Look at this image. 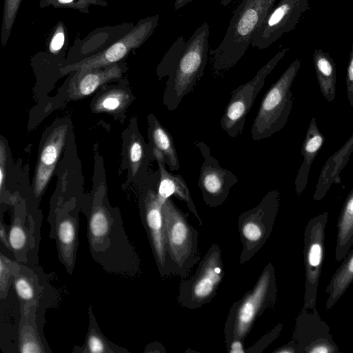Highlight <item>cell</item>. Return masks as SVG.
<instances>
[{
	"label": "cell",
	"mask_w": 353,
	"mask_h": 353,
	"mask_svg": "<svg viewBox=\"0 0 353 353\" xmlns=\"http://www.w3.org/2000/svg\"><path fill=\"white\" fill-rule=\"evenodd\" d=\"M210 28L203 23L188 41L179 37L158 67L160 77L168 76L163 103L170 111L176 110L202 77L209 56Z\"/></svg>",
	"instance_id": "obj_1"
},
{
	"label": "cell",
	"mask_w": 353,
	"mask_h": 353,
	"mask_svg": "<svg viewBox=\"0 0 353 353\" xmlns=\"http://www.w3.org/2000/svg\"><path fill=\"white\" fill-rule=\"evenodd\" d=\"M276 0H242L218 47L209 51L214 76L223 75L245 54L252 38Z\"/></svg>",
	"instance_id": "obj_2"
},
{
	"label": "cell",
	"mask_w": 353,
	"mask_h": 353,
	"mask_svg": "<svg viewBox=\"0 0 353 353\" xmlns=\"http://www.w3.org/2000/svg\"><path fill=\"white\" fill-rule=\"evenodd\" d=\"M277 294L275 269L269 262L253 288L232 305L223 328L225 343L232 339L245 341L256 320L265 310L274 308Z\"/></svg>",
	"instance_id": "obj_3"
},
{
	"label": "cell",
	"mask_w": 353,
	"mask_h": 353,
	"mask_svg": "<svg viewBox=\"0 0 353 353\" xmlns=\"http://www.w3.org/2000/svg\"><path fill=\"white\" fill-rule=\"evenodd\" d=\"M167 250L173 276L185 278L200 261L199 232L189 223L185 214L170 198L163 204Z\"/></svg>",
	"instance_id": "obj_4"
},
{
	"label": "cell",
	"mask_w": 353,
	"mask_h": 353,
	"mask_svg": "<svg viewBox=\"0 0 353 353\" xmlns=\"http://www.w3.org/2000/svg\"><path fill=\"white\" fill-rule=\"evenodd\" d=\"M300 65L294 61L264 94L251 128L252 140L268 139L287 123L293 105L291 87Z\"/></svg>",
	"instance_id": "obj_5"
},
{
	"label": "cell",
	"mask_w": 353,
	"mask_h": 353,
	"mask_svg": "<svg viewBox=\"0 0 353 353\" xmlns=\"http://www.w3.org/2000/svg\"><path fill=\"white\" fill-rule=\"evenodd\" d=\"M221 250L213 243L200 259L192 276L181 278L177 297L179 303L189 310L198 309L212 301L224 278Z\"/></svg>",
	"instance_id": "obj_6"
},
{
	"label": "cell",
	"mask_w": 353,
	"mask_h": 353,
	"mask_svg": "<svg viewBox=\"0 0 353 353\" xmlns=\"http://www.w3.org/2000/svg\"><path fill=\"white\" fill-rule=\"evenodd\" d=\"M280 205V191L268 192L255 207L241 213L238 228L242 250L241 265L250 260L264 245L272 232Z\"/></svg>",
	"instance_id": "obj_7"
},
{
	"label": "cell",
	"mask_w": 353,
	"mask_h": 353,
	"mask_svg": "<svg viewBox=\"0 0 353 353\" xmlns=\"http://www.w3.org/2000/svg\"><path fill=\"white\" fill-rule=\"evenodd\" d=\"M288 50V48H284L278 52L256 72L252 79L239 85L232 92L230 99L220 121L222 130L229 137L236 138L242 134L246 116L252 108L256 96L263 88L267 77L285 56Z\"/></svg>",
	"instance_id": "obj_8"
},
{
	"label": "cell",
	"mask_w": 353,
	"mask_h": 353,
	"mask_svg": "<svg viewBox=\"0 0 353 353\" xmlns=\"http://www.w3.org/2000/svg\"><path fill=\"white\" fill-rule=\"evenodd\" d=\"M327 220L328 213L324 212L310 219L304 230L303 262L305 282L303 307L307 310L316 308L318 287L324 259Z\"/></svg>",
	"instance_id": "obj_9"
},
{
	"label": "cell",
	"mask_w": 353,
	"mask_h": 353,
	"mask_svg": "<svg viewBox=\"0 0 353 353\" xmlns=\"http://www.w3.org/2000/svg\"><path fill=\"white\" fill-rule=\"evenodd\" d=\"M159 15L148 17L139 23L121 39L103 51L65 66L62 73L102 68L115 63L128 52L141 46L153 33L159 24Z\"/></svg>",
	"instance_id": "obj_10"
},
{
	"label": "cell",
	"mask_w": 353,
	"mask_h": 353,
	"mask_svg": "<svg viewBox=\"0 0 353 353\" xmlns=\"http://www.w3.org/2000/svg\"><path fill=\"white\" fill-rule=\"evenodd\" d=\"M194 143L203 158L198 181L203 199L210 207L220 206L227 199L231 188L238 182V178L230 170L220 166L204 142L194 141Z\"/></svg>",
	"instance_id": "obj_11"
},
{
	"label": "cell",
	"mask_w": 353,
	"mask_h": 353,
	"mask_svg": "<svg viewBox=\"0 0 353 353\" xmlns=\"http://www.w3.org/2000/svg\"><path fill=\"white\" fill-rule=\"evenodd\" d=\"M292 339L296 341L298 353H340L329 325L316 308L301 310Z\"/></svg>",
	"instance_id": "obj_12"
},
{
	"label": "cell",
	"mask_w": 353,
	"mask_h": 353,
	"mask_svg": "<svg viewBox=\"0 0 353 353\" xmlns=\"http://www.w3.org/2000/svg\"><path fill=\"white\" fill-rule=\"evenodd\" d=\"M143 214L159 272L162 277H168L172 274L167 250L163 204L158 199L157 189L149 188L147 190L143 199Z\"/></svg>",
	"instance_id": "obj_13"
},
{
	"label": "cell",
	"mask_w": 353,
	"mask_h": 353,
	"mask_svg": "<svg viewBox=\"0 0 353 353\" xmlns=\"http://www.w3.org/2000/svg\"><path fill=\"white\" fill-rule=\"evenodd\" d=\"M298 0H281L269 11L255 32L251 46L265 50L290 30L296 19Z\"/></svg>",
	"instance_id": "obj_14"
},
{
	"label": "cell",
	"mask_w": 353,
	"mask_h": 353,
	"mask_svg": "<svg viewBox=\"0 0 353 353\" xmlns=\"http://www.w3.org/2000/svg\"><path fill=\"white\" fill-rule=\"evenodd\" d=\"M68 125H59L47 138L39 154L37 165L34 192L39 196L49 182L64 145Z\"/></svg>",
	"instance_id": "obj_15"
},
{
	"label": "cell",
	"mask_w": 353,
	"mask_h": 353,
	"mask_svg": "<svg viewBox=\"0 0 353 353\" xmlns=\"http://www.w3.org/2000/svg\"><path fill=\"white\" fill-rule=\"evenodd\" d=\"M157 160L159 178L157 185V197L161 204L174 195L177 199L185 202L190 211L194 214L201 226L203 221L199 215L196 206L192 199L188 185L181 174H172L165 168V162L162 154L158 151L152 152Z\"/></svg>",
	"instance_id": "obj_16"
},
{
	"label": "cell",
	"mask_w": 353,
	"mask_h": 353,
	"mask_svg": "<svg viewBox=\"0 0 353 353\" xmlns=\"http://www.w3.org/2000/svg\"><path fill=\"white\" fill-rule=\"evenodd\" d=\"M121 74L122 68L116 63L77 71L70 84L69 97L79 99L90 95L104 83L120 78Z\"/></svg>",
	"instance_id": "obj_17"
},
{
	"label": "cell",
	"mask_w": 353,
	"mask_h": 353,
	"mask_svg": "<svg viewBox=\"0 0 353 353\" xmlns=\"http://www.w3.org/2000/svg\"><path fill=\"white\" fill-rule=\"evenodd\" d=\"M353 152V133L347 141L326 161L316 185L313 198L321 201L334 184L341 183L340 174Z\"/></svg>",
	"instance_id": "obj_18"
},
{
	"label": "cell",
	"mask_w": 353,
	"mask_h": 353,
	"mask_svg": "<svg viewBox=\"0 0 353 353\" xmlns=\"http://www.w3.org/2000/svg\"><path fill=\"white\" fill-rule=\"evenodd\" d=\"M324 142L325 137L317 125L316 118L312 117L303 141V161L294 181L295 191L299 196L303 194L307 185L311 165Z\"/></svg>",
	"instance_id": "obj_19"
},
{
	"label": "cell",
	"mask_w": 353,
	"mask_h": 353,
	"mask_svg": "<svg viewBox=\"0 0 353 353\" xmlns=\"http://www.w3.org/2000/svg\"><path fill=\"white\" fill-rule=\"evenodd\" d=\"M149 123L152 152H161L170 170L178 171L180 163L172 136L152 114L149 118Z\"/></svg>",
	"instance_id": "obj_20"
},
{
	"label": "cell",
	"mask_w": 353,
	"mask_h": 353,
	"mask_svg": "<svg viewBox=\"0 0 353 353\" xmlns=\"http://www.w3.org/2000/svg\"><path fill=\"white\" fill-rule=\"evenodd\" d=\"M335 259L343 260L353 246V189L347 196L336 223Z\"/></svg>",
	"instance_id": "obj_21"
},
{
	"label": "cell",
	"mask_w": 353,
	"mask_h": 353,
	"mask_svg": "<svg viewBox=\"0 0 353 353\" xmlns=\"http://www.w3.org/2000/svg\"><path fill=\"white\" fill-rule=\"evenodd\" d=\"M353 283V246L343 259L327 284L325 292L327 310L332 309Z\"/></svg>",
	"instance_id": "obj_22"
},
{
	"label": "cell",
	"mask_w": 353,
	"mask_h": 353,
	"mask_svg": "<svg viewBox=\"0 0 353 353\" xmlns=\"http://www.w3.org/2000/svg\"><path fill=\"white\" fill-rule=\"evenodd\" d=\"M314 63L320 91L323 97L332 103L336 97V71L332 59L325 53L317 51Z\"/></svg>",
	"instance_id": "obj_23"
},
{
	"label": "cell",
	"mask_w": 353,
	"mask_h": 353,
	"mask_svg": "<svg viewBox=\"0 0 353 353\" xmlns=\"http://www.w3.org/2000/svg\"><path fill=\"white\" fill-rule=\"evenodd\" d=\"M130 96L125 90H112L101 95L94 105L97 112H114L125 108L130 101Z\"/></svg>",
	"instance_id": "obj_24"
},
{
	"label": "cell",
	"mask_w": 353,
	"mask_h": 353,
	"mask_svg": "<svg viewBox=\"0 0 353 353\" xmlns=\"http://www.w3.org/2000/svg\"><path fill=\"white\" fill-rule=\"evenodd\" d=\"M21 0H5L1 29V44L9 39Z\"/></svg>",
	"instance_id": "obj_25"
},
{
	"label": "cell",
	"mask_w": 353,
	"mask_h": 353,
	"mask_svg": "<svg viewBox=\"0 0 353 353\" xmlns=\"http://www.w3.org/2000/svg\"><path fill=\"white\" fill-rule=\"evenodd\" d=\"M146 159L145 148L143 141L138 136L133 138L129 147V160L132 174L135 176Z\"/></svg>",
	"instance_id": "obj_26"
},
{
	"label": "cell",
	"mask_w": 353,
	"mask_h": 353,
	"mask_svg": "<svg viewBox=\"0 0 353 353\" xmlns=\"http://www.w3.org/2000/svg\"><path fill=\"white\" fill-rule=\"evenodd\" d=\"M283 323L276 325L273 329L263 335L253 345L246 348L245 353H261L274 340H276L282 331Z\"/></svg>",
	"instance_id": "obj_27"
},
{
	"label": "cell",
	"mask_w": 353,
	"mask_h": 353,
	"mask_svg": "<svg viewBox=\"0 0 353 353\" xmlns=\"http://www.w3.org/2000/svg\"><path fill=\"white\" fill-rule=\"evenodd\" d=\"M90 230L95 238L103 237L108 230V220L102 210H96L90 219Z\"/></svg>",
	"instance_id": "obj_28"
},
{
	"label": "cell",
	"mask_w": 353,
	"mask_h": 353,
	"mask_svg": "<svg viewBox=\"0 0 353 353\" xmlns=\"http://www.w3.org/2000/svg\"><path fill=\"white\" fill-rule=\"evenodd\" d=\"M58 237L63 248H71L75 239V229L72 222L68 219L61 221L58 228Z\"/></svg>",
	"instance_id": "obj_29"
},
{
	"label": "cell",
	"mask_w": 353,
	"mask_h": 353,
	"mask_svg": "<svg viewBox=\"0 0 353 353\" xmlns=\"http://www.w3.org/2000/svg\"><path fill=\"white\" fill-rule=\"evenodd\" d=\"M8 240L14 250L22 249L26 242V236L22 228L18 225H14L10 230Z\"/></svg>",
	"instance_id": "obj_30"
},
{
	"label": "cell",
	"mask_w": 353,
	"mask_h": 353,
	"mask_svg": "<svg viewBox=\"0 0 353 353\" xmlns=\"http://www.w3.org/2000/svg\"><path fill=\"white\" fill-rule=\"evenodd\" d=\"M14 287L18 296L23 300H30L34 297V290L28 280L19 277L14 282Z\"/></svg>",
	"instance_id": "obj_31"
},
{
	"label": "cell",
	"mask_w": 353,
	"mask_h": 353,
	"mask_svg": "<svg viewBox=\"0 0 353 353\" xmlns=\"http://www.w3.org/2000/svg\"><path fill=\"white\" fill-rule=\"evenodd\" d=\"M346 92L347 100L350 106H353V50L347 68Z\"/></svg>",
	"instance_id": "obj_32"
},
{
	"label": "cell",
	"mask_w": 353,
	"mask_h": 353,
	"mask_svg": "<svg viewBox=\"0 0 353 353\" xmlns=\"http://www.w3.org/2000/svg\"><path fill=\"white\" fill-rule=\"evenodd\" d=\"M65 41V33L62 26L60 25L55 33L54 34L52 39L50 43V50L52 52L55 53L58 52L63 46Z\"/></svg>",
	"instance_id": "obj_33"
},
{
	"label": "cell",
	"mask_w": 353,
	"mask_h": 353,
	"mask_svg": "<svg viewBox=\"0 0 353 353\" xmlns=\"http://www.w3.org/2000/svg\"><path fill=\"white\" fill-rule=\"evenodd\" d=\"M88 351L91 352H106L105 345L103 340L96 334H91L88 341Z\"/></svg>",
	"instance_id": "obj_34"
},
{
	"label": "cell",
	"mask_w": 353,
	"mask_h": 353,
	"mask_svg": "<svg viewBox=\"0 0 353 353\" xmlns=\"http://www.w3.org/2000/svg\"><path fill=\"white\" fill-rule=\"evenodd\" d=\"M244 341L232 339L228 343H225L227 352L228 353H245L246 348L244 347Z\"/></svg>",
	"instance_id": "obj_35"
},
{
	"label": "cell",
	"mask_w": 353,
	"mask_h": 353,
	"mask_svg": "<svg viewBox=\"0 0 353 353\" xmlns=\"http://www.w3.org/2000/svg\"><path fill=\"white\" fill-rule=\"evenodd\" d=\"M6 161V150L3 142L0 145V187L2 188L6 177L5 163Z\"/></svg>",
	"instance_id": "obj_36"
},
{
	"label": "cell",
	"mask_w": 353,
	"mask_h": 353,
	"mask_svg": "<svg viewBox=\"0 0 353 353\" xmlns=\"http://www.w3.org/2000/svg\"><path fill=\"white\" fill-rule=\"evenodd\" d=\"M274 353H298L296 341L292 339L287 343L280 346L275 350Z\"/></svg>",
	"instance_id": "obj_37"
},
{
	"label": "cell",
	"mask_w": 353,
	"mask_h": 353,
	"mask_svg": "<svg viewBox=\"0 0 353 353\" xmlns=\"http://www.w3.org/2000/svg\"><path fill=\"white\" fill-rule=\"evenodd\" d=\"M192 1L193 0H174V10H177Z\"/></svg>",
	"instance_id": "obj_38"
},
{
	"label": "cell",
	"mask_w": 353,
	"mask_h": 353,
	"mask_svg": "<svg viewBox=\"0 0 353 353\" xmlns=\"http://www.w3.org/2000/svg\"><path fill=\"white\" fill-rule=\"evenodd\" d=\"M0 236L2 241L8 245V241L6 239V236L4 234V230L3 226H1V230H0Z\"/></svg>",
	"instance_id": "obj_39"
},
{
	"label": "cell",
	"mask_w": 353,
	"mask_h": 353,
	"mask_svg": "<svg viewBox=\"0 0 353 353\" xmlns=\"http://www.w3.org/2000/svg\"><path fill=\"white\" fill-rule=\"evenodd\" d=\"M61 3H68L72 2L73 0H58Z\"/></svg>",
	"instance_id": "obj_40"
}]
</instances>
